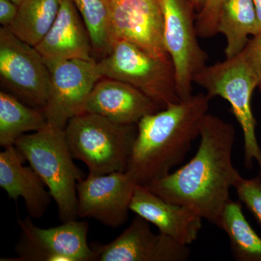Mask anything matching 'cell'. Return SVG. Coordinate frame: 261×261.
I'll use <instances>...</instances> for the list:
<instances>
[{"mask_svg": "<svg viewBox=\"0 0 261 261\" xmlns=\"http://www.w3.org/2000/svg\"><path fill=\"white\" fill-rule=\"evenodd\" d=\"M199 137L197 152L187 164L143 187L219 227L230 189L240 176L232 162L234 127L207 113Z\"/></svg>", "mask_w": 261, "mask_h": 261, "instance_id": "6da1fadb", "label": "cell"}, {"mask_svg": "<svg viewBox=\"0 0 261 261\" xmlns=\"http://www.w3.org/2000/svg\"><path fill=\"white\" fill-rule=\"evenodd\" d=\"M211 99L207 94H192L139 121L126 171L137 185L157 181L183 163L200 137Z\"/></svg>", "mask_w": 261, "mask_h": 261, "instance_id": "7a4b0ae2", "label": "cell"}, {"mask_svg": "<svg viewBox=\"0 0 261 261\" xmlns=\"http://www.w3.org/2000/svg\"><path fill=\"white\" fill-rule=\"evenodd\" d=\"M14 146L45 184L61 221L77 219V185L84 176L73 162L64 129L47 125L21 136Z\"/></svg>", "mask_w": 261, "mask_h": 261, "instance_id": "3957f363", "label": "cell"}, {"mask_svg": "<svg viewBox=\"0 0 261 261\" xmlns=\"http://www.w3.org/2000/svg\"><path fill=\"white\" fill-rule=\"evenodd\" d=\"M64 130L72 157L85 163L89 175L128 169L137 124H118L99 115L84 112L71 118Z\"/></svg>", "mask_w": 261, "mask_h": 261, "instance_id": "277c9868", "label": "cell"}, {"mask_svg": "<svg viewBox=\"0 0 261 261\" xmlns=\"http://www.w3.org/2000/svg\"><path fill=\"white\" fill-rule=\"evenodd\" d=\"M194 83L205 89L211 98L218 96L229 103L243 132L245 167L251 168L256 161L261 176V149L251 107L252 93L258 83L242 53L221 63L206 65L195 75Z\"/></svg>", "mask_w": 261, "mask_h": 261, "instance_id": "5b68a950", "label": "cell"}, {"mask_svg": "<svg viewBox=\"0 0 261 261\" xmlns=\"http://www.w3.org/2000/svg\"><path fill=\"white\" fill-rule=\"evenodd\" d=\"M98 65L103 76L130 84L161 109L181 101L171 60L154 58L132 43L118 41Z\"/></svg>", "mask_w": 261, "mask_h": 261, "instance_id": "8992f818", "label": "cell"}, {"mask_svg": "<svg viewBox=\"0 0 261 261\" xmlns=\"http://www.w3.org/2000/svg\"><path fill=\"white\" fill-rule=\"evenodd\" d=\"M2 84L21 102L44 109L50 86V73L35 47L17 37L10 27L0 29Z\"/></svg>", "mask_w": 261, "mask_h": 261, "instance_id": "52a82bcc", "label": "cell"}, {"mask_svg": "<svg viewBox=\"0 0 261 261\" xmlns=\"http://www.w3.org/2000/svg\"><path fill=\"white\" fill-rule=\"evenodd\" d=\"M18 226L20 237L15 247L18 257L2 261H94L87 240V221L73 219L43 228L35 226L29 216L19 219Z\"/></svg>", "mask_w": 261, "mask_h": 261, "instance_id": "ba28073f", "label": "cell"}, {"mask_svg": "<svg viewBox=\"0 0 261 261\" xmlns=\"http://www.w3.org/2000/svg\"><path fill=\"white\" fill-rule=\"evenodd\" d=\"M162 8L165 47L176 75L180 100L192 96L195 75L206 66L208 56L197 41L192 8L186 0H160Z\"/></svg>", "mask_w": 261, "mask_h": 261, "instance_id": "9c48e42d", "label": "cell"}, {"mask_svg": "<svg viewBox=\"0 0 261 261\" xmlns=\"http://www.w3.org/2000/svg\"><path fill=\"white\" fill-rule=\"evenodd\" d=\"M46 64L50 73L49 96L44 108L47 124L64 129L71 118L85 112L92 89L104 76L94 58Z\"/></svg>", "mask_w": 261, "mask_h": 261, "instance_id": "30bf717a", "label": "cell"}, {"mask_svg": "<svg viewBox=\"0 0 261 261\" xmlns=\"http://www.w3.org/2000/svg\"><path fill=\"white\" fill-rule=\"evenodd\" d=\"M110 14L112 47L126 41L149 56L170 61L164 44V21L160 0H106Z\"/></svg>", "mask_w": 261, "mask_h": 261, "instance_id": "8fae6325", "label": "cell"}, {"mask_svg": "<svg viewBox=\"0 0 261 261\" xmlns=\"http://www.w3.org/2000/svg\"><path fill=\"white\" fill-rule=\"evenodd\" d=\"M137 186L128 172L88 175L77 185L78 218H88L118 228L128 219L129 205Z\"/></svg>", "mask_w": 261, "mask_h": 261, "instance_id": "7c38bea8", "label": "cell"}, {"mask_svg": "<svg viewBox=\"0 0 261 261\" xmlns=\"http://www.w3.org/2000/svg\"><path fill=\"white\" fill-rule=\"evenodd\" d=\"M91 247L94 261H185L191 253L188 245L152 232L148 221L137 215L112 242Z\"/></svg>", "mask_w": 261, "mask_h": 261, "instance_id": "4fadbf2b", "label": "cell"}, {"mask_svg": "<svg viewBox=\"0 0 261 261\" xmlns=\"http://www.w3.org/2000/svg\"><path fill=\"white\" fill-rule=\"evenodd\" d=\"M130 211L159 228V232L182 245L195 243L202 229V219L185 206L173 203L137 185Z\"/></svg>", "mask_w": 261, "mask_h": 261, "instance_id": "5bb4252c", "label": "cell"}, {"mask_svg": "<svg viewBox=\"0 0 261 261\" xmlns=\"http://www.w3.org/2000/svg\"><path fill=\"white\" fill-rule=\"evenodd\" d=\"M161 109L130 84L103 77L95 84L85 112L94 113L123 125L137 124L144 116Z\"/></svg>", "mask_w": 261, "mask_h": 261, "instance_id": "9a60e30c", "label": "cell"}, {"mask_svg": "<svg viewBox=\"0 0 261 261\" xmlns=\"http://www.w3.org/2000/svg\"><path fill=\"white\" fill-rule=\"evenodd\" d=\"M35 47L45 63L93 59L88 30L72 0H63L56 20Z\"/></svg>", "mask_w": 261, "mask_h": 261, "instance_id": "2e32d148", "label": "cell"}, {"mask_svg": "<svg viewBox=\"0 0 261 261\" xmlns=\"http://www.w3.org/2000/svg\"><path fill=\"white\" fill-rule=\"evenodd\" d=\"M24 161L14 145L0 152V187L10 198L21 197L32 219H41L53 199L40 176L31 166H23Z\"/></svg>", "mask_w": 261, "mask_h": 261, "instance_id": "e0dca14e", "label": "cell"}, {"mask_svg": "<svg viewBox=\"0 0 261 261\" xmlns=\"http://www.w3.org/2000/svg\"><path fill=\"white\" fill-rule=\"evenodd\" d=\"M253 0H223L218 18L217 32L226 37V58L238 56L245 49L256 28Z\"/></svg>", "mask_w": 261, "mask_h": 261, "instance_id": "ac0fdd59", "label": "cell"}, {"mask_svg": "<svg viewBox=\"0 0 261 261\" xmlns=\"http://www.w3.org/2000/svg\"><path fill=\"white\" fill-rule=\"evenodd\" d=\"M44 109L33 108L13 94L0 92V146L15 145L21 136L47 126Z\"/></svg>", "mask_w": 261, "mask_h": 261, "instance_id": "d6986e66", "label": "cell"}, {"mask_svg": "<svg viewBox=\"0 0 261 261\" xmlns=\"http://www.w3.org/2000/svg\"><path fill=\"white\" fill-rule=\"evenodd\" d=\"M219 227L227 234L235 260L261 261V238L245 218L240 202L228 200Z\"/></svg>", "mask_w": 261, "mask_h": 261, "instance_id": "ffe728a7", "label": "cell"}, {"mask_svg": "<svg viewBox=\"0 0 261 261\" xmlns=\"http://www.w3.org/2000/svg\"><path fill=\"white\" fill-rule=\"evenodd\" d=\"M63 0H23L10 28L23 42L36 47L50 29Z\"/></svg>", "mask_w": 261, "mask_h": 261, "instance_id": "44dd1931", "label": "cell"}, {"mask_svg": "<svg viewBox=\"0 0 261 261\" xmlns=\"http://www.w3.org/2000/svg\"><path fill=\"white\" fill-rule=\"evenodd\" d=\"M88 30L93 50L103 57L111 49L109 8L106 0H72Z\"/></svg>", "mask_w": 261, "mask_h": 261, "instance_id": "7402d4cb", "label": "cell"}, {"mask_svg": "<svg viewBox=\"0 0 261 261\" xmlns=\"http://www.w3.org/2000/svg\"><path fill=\"white\" fill-rule=\"evenodd\" d=\"M233 188L236 190L240 202L246 205L261 226L260 175L252 178H245L240 176Z\"/></svg>", "mask_w": 261, "mask_h": 261, "instance_id": "603a6c76", "label": "cell"}, {"mask_svg": "<svg viewBox=\"0 0 261 261\" xmlns=\"http://www.w3.org/2000/svg\"><path fill=\"white\" fill-rule=\"evenodd\" d=\"M222 2L223 0H208L197 15L195 28L198 37L210 38L218 34V18Z\"/></svg>", "mask_w": 261, "mask_h": 261, "instance_id": "cb8c5ba5", "label": "cell"}, {"mask_svg": "<svg viewBox=\"0 0 261 261\" xmlns=\"http://www.w3.org/2000/svg\"><path fill=\"white\" fill-rule=\"evenodd\" d=\"M242 54L259 85L261 83V34L249 40Z\"/></svg>", "mask_w": 261, "mask_h": 261, "instance_id": "d4e9b609", "label": "cell"}, {"mask_svg": "<svg viewBox=\"0 0 261 261\" xmlns=\"http://www.w3.org/2000/svg\"><path fill=\"white\" fill-rule=\"evenodd\" d=\"M18 6L11 0H0V23L10 27L16 18Z\"/></svg>", "mask_w": 261, "mask_h": 261, "instance_id": "484cf974", "label": "cell"}, {"mask_svg": "<svg viewBox=\"0 0 261 261\" xmlns=\"http://www.w3.org/2000/svg\"><path fill=\"white\" fill-rule=\"evenodd\" d=\"M256 13L257 23L253 36L261 34V0H253Z\"/></svg>", "mask_w": 261, "mask_h": 261, "instance_id": "4316f807", "label": "cell"}, {"mask_svg": "<svg viewBox=\"0 0 261 261\" xmlns=\"http://www.w3.org/2000/svg\"><path fill=\"white\" fill-rule=\"evenodd\" d=\"M208 0H188L189 3L192 5L193 8H196L197 9L202 10V8L207 4Z\"/></svg>", "mask_w": 261, "mask_h": 261, "instance_id": "83f0119b", "label": "cell"}, {"mask_svg": "<svg viewBox=\"0 0 261 261\" xmlns=\"http://www.w3.org/2000/svg\"><path fill=\"white\" fill-rule=\"evenodd\" d=\"M11 1H13V3H15V4H16L19 6L20 4H21L22 2L23 1V0H11Z\"/></svg>", "mask_w": 261, "mask_h": 261, "instance_id": "f1b7e54d", "label": "cell"}, {"mask_svg": "<svg viewBox=\"0 0 261 261\" xmlns=\"http://www.w3.org/2000/svg\"><path fill=\"white\" fill-rule=\"evenodd\" d=\"M258 87L259 90H260V92L261 93V83L260 84H259L258 87Z\"/></svg>", "mask_w": 261, "mask_h": 261, "instance_id": "f546056e", "label": "cell"}]
</instances>
